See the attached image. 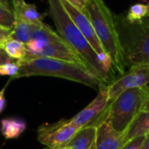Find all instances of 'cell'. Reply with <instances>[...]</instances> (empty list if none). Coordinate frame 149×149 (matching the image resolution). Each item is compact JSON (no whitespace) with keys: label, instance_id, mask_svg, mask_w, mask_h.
Wrapping results in <instances>:
<instances>
[{"label":"cell","instance_id":"1","mask_svg":"<svg viewBox=\"0 0 149 149\" xmlns=\"http://www.w3.org/2000/svg\"><path fill=\"white\" fill-rule=\"evenodd\" d=\"M47 2L58 35L79 56L89 70L103 82H107L109 74L100 61L98 54L68 15L60 0H47Z\"/></svg>","mask_w":149,"mask_h":149},{"label":"cell","instance_id":"2","mask_svg":"<svg viewBox=\"0 0 149 149\" xmlns=\"http://www.w3.org/2000/svg\"><path fill=\"white\" fill-rule=\"evenodd\" d=\"M19 71L15 79L30 76H49L72 80L90 87L104 83L96 74L83 65L50 58H26L17 60Z\"/></svg>","mask_w":149,"mask_h":149},{"label":"cell","instance_id":"3","mask_svg":"<svg viewBox=\"0 0 149 149\" xmlns=\"http://www.w3.org/2000/svg\"><path fill=\"white\" fill-rule=\"evenodd\" d=\"M86 10L103 49L112 60L113 71L122 75L127 67L114 15L104 0H87Z\"/></svg>","mask_w":149,"mask_h":149},{"label":"cell","instance_id":"4","mask_svg":"<svg viewBox=\"0 0 149 149\" xmlns=\"http://www.w3.org/2000/svg\"><path fill=\"white\" fill-rule=\"evenodd\" d=\"M114 18L126 67L149 69V17L133 24L125 16L114 15Z\"/></svg>","mask_w":149,"mask_h":149},{"label":"cell","instance_id":"5","mask_svg":"<svg viewBox=\"0 0 149 149\" xmlns=\"http://www.w3.org/2000/svg\"><path fill=\"white\" fill-rule=\"evenodd\" d=\"M148 87L146 86L125 91L109 104L103 119L107 120L117 132L123 134L141 112Z\"/></svg>","mask_w":149,"mask_h":149},{"label":"cell","instance_id":"6","mask_svg":"<svg viewBox=\"0 0 149 149\" xmlns=\"http://www.w3.org/2000/svg\"><path fill=\"white\" fill-rule=\"evenodd\" d=\"M60 2H61L62 5L64 6L65 10L67 11L68 15L71 17V18L74 22V24L77 25V27L82 32L84 37L87 39L89 44L92 45V47L93 48L95 52L98 54L100 61L103 65L105 70L109 74L110 72L113 70L112 60H111L109 55L103 49L88 16L86 14L81 12L80 10H79L77 8H75L70 3H68L66 0H60Z\"/></svg>","mask_w":149,"mask_h":149},{"label":"cell","instance_id":"7","mask_svg":"<svg viewBox=\"0 0 149 149\" xmlns=\"http://www.w3.org/2000/svg\"><path fill=\"white\" fill-rule=\"evenodd\" d=\"M79 130L71 120H61L52 124H44L38 129L39 142L50 149H63Z\"/></svg>","mask_w":149,"mask_h":149},{"label":"cell","instance_id":"8","mask_svg":"<svg viewBox=\"0 0 149 149\" xmlns=\"http://www.w3.org/2000/svg\"><path fill=\"white\" fill-rule=\"evenodd\" d=\"M149 84V69L137 68L128 70L119 79L107 86L109 104L117 99L125 91L144 87Z\"/></svg>","mask_w":149,"mask_h":149},{"label":"cell","instance_id":"9","mask_svg":"<svg viewBox=\"0 0 149 149\" xmlns=\"http://www.w3.org/2000/svg\"><path fill=\"white\" fill-rule=\"evenodd\" d=\"M108 106L109 99L107 86L102 85L96 98L88 106H86L83 110H81L70 120L79 129L93 125V121L106 112Z\"/></svg>","mask_w":149,"mask_h":149},{"label":"cell","instance_id":"10","mask_svg":"<svg viewBox=\"0 0 149 149\" xmlns=\"http://www.w3.org/2000/svg\"><path fill=\"white\" fill-rule=\"evenodd\" d=\"M31 58H50L60 59L83 65L86 67L79 56L71 48V46L65 41H64L63 38L45 44Z\"/></svg>","mask_w":149,"mask_h":149},{"label":"cell","instance_id":"11","mask_svg":"<svg viewBox=\"0 0 149 149\" xmlns=\"http://www.w3.org/2000/svg\"><path fill=\"white\" fill-rule=\"evenodd\" d=\"M96 149H121L122 148V134L117 132L111 124L102 120L96 125Z\"/></svg>","mask_w":149,"mask_h":149},{"label":"cell","instance_id":"12","mask_svg":"<svg viewBox=\"0 0 149 149\" xmlns=\"http://www.w3.org/2000/svg\"><path fill=\"white\" fill-rule=\"evenodd\" d=\"M12 10L15 17L21 19L30 24L35 26L43 25L45 14H41L38 11L36 5L26 3L24 0H19L12 3Z\"/></svg>","mask_w":149,"mask_h":149},{"label":"cell","instance_id":"13","mask_svg":"<svg viewBox=\"0 0 149 149\" xmlns=\"http://www.w3.org/2000/svg\"><path fill=\"white\" fill-rule=\"evenodd\" d=\"M149 134V112H141L122 134V147L129 141Z\"/></svg>","mask_w":149,"mask_h":149},{"label":"cell","instance_id":"14","mask_svg":"<svg viewBox=\"0 0 149 149\" xmlns=\"http://www.w3.org/2000/svg\"><path fill=\"white\" fill-rule=\"evenodd\" d=\"M96 137V126L79 129L64 149H90Z\"/></svg>","mask_w":149,"mask_h":149},{"label":"cell","instance_id":"15","mask_svg":"<svg viewBox=\"0 0 149 149\" xmlns=\"http://www.w3.org/2000/svg\"><path fill=\"white\" fill-rule=\"evenodd\" d=\"M26 129V122L18 118H5L0 121V131L6 140L18 138Z\"/></svg>","mask_w":149,"mask_h":149},{"label":"cell","instance_id":"16","mask_svg":"<svg viewBox=\"0 0 149 149\" xmlns=\"http://www.w3.org/2000/svg\"><path fill=\"white\" fill-rule=\"evenodd\" d=\"M34 26L35 25L30 24L21 19L16 18L15 24L11 31V38L17 39L24 44H27L31 39Z\"/></svg>","mask_w":149,"mask_h":149},{"label":"cell","instance_id":"17","mask_svg":"<svg viewBox=\"0 0 149 149\" xmlns=\"http://www.w3.org/2000/svg\"><path fill=\"white\" fill-rule=\"evenodd\" d=\"M4 52L14 60H22L27 57V49L25 44L14 38H10L4 47Z\"/></svg>","mask_w":149,"mask_h":149},{"label":"cell","instance_id":"18","mask_svg":"<svg viewBox=\"0 0 149 149\" xmlns=\"http://www.w3.org/2000/svg\"><path fill=\"white\" fill-rule=\"evenodd\" d=\"M147 13H148V4L138 3L130 6L126 17L129 23L133 24L135 22H139L142 18L147 17Z\"/></svg>","mask_w":149,"mask_h":149},{"label":"cell","instance_id":"19","mask_svg":"<svg viewBox=\"0 0 149 149\" xmlns=\"http://www.w3.org/2000/svg\"><path fill=\"white\" fill-rule=\"evenodd\" d=\"M15 21L16 17L13 10L0 4V26L12 30Z\"/></svg>","mask_w":149,"mask_h":149},{"label":"cell","instance_id":"20","mask_svg":"<svg viewBox=\"0 0 149 149\" xmlns=\"http://www.w3.org/2000/svg\"><path fill=\"white\" fill-rule=\"evenodd\" d=\"M19 71V65L17 61L8 62L0 65V76H10L16 78Z\"/></svg>","mask_w":149,"mask_h":149},{"label":"cell","instance_id":"21","mask_svg":"<svg viewBox=\"0 0 149 149\" xmlns=\"http://www.w3.org/2000/svg\"><path fill=\"white\" fill-rule=\"evenodd\" d=\"M146 136H141L134 138L126 143L121 149H141L142 146L145 142Z\"/></svg>","mask_w":149,"mask_h":149},{"label":"cell","instance_id":"22","mask_svg":"<svg viewBox=\"0 0 149 149\" xmlns=\"http://www.w3.org/2000/svg\"><path fill=\"white\" fill-rule=\"evenodd\" d=\"M11 31L12 30L0 26V49H3L6 42L11 38Z\"/></svg>","mask_w":149,"mask_h":149},{"label":"cell","instance_id":"23","mask_svg":"<svg viewBox=\"0 0 149 149\" xmlns=\"http://www.w3.org/2000/svg\"><path fill=\"white\" fill-rule=\"evenodd\" d=\"M66 1L70 3L72 5H73L75 8H77L79 10L87 15V10H86L87 0H66Z\"/></svg>","mask_w":149,"mask_h":149},{"label":"cell","instance_id":"24","mask_svg":"<svg viewBox=\"0 0 149 149\" xmlns=\"http://www.w3.org/2000/svg\"><path fill=\"white\" fill-rule=\"evenodd\" d=\"M8 86V83L3 86V88L0 91V113L4 110L5 106H6V99L4 96V92L6 90V87Z\"/></svg>","mask_w":149,"mask_h":149},{"label":"cell","instance_id":"25","mask_svg":"<svg viewBox=\"0 0 149 149\" xmlns=\"http://www.w3.org/2000/svg\"><path fill=\"white\" fill-rule=\"evenodd\" d=\"M12 61H16L14 59H12L11 58H10L7 53L4 52L3 49H0V65L8 62H12Z\"/></svg>","mask_w":149,"mask_h":149},{"label":"cell","instance_id":"26","mask_svg":"<svg viewBox=\"0 0 149 149\" xmlns=\"http://www.w3.org/2000/svg\"><path fill=\"white\" fill-rule=\"evenodd\" d=\"M141 112H149V87H148L147 95H146V98L144 100V104L142 106Z\"/></svg>","mask_w":149,"mask_h":149},{"label":"cell","instance_id":"27","mask_svg":"<svg viewBox=\"0 0 149 149\" xmlns=\"http://www.w3.org/2000/svg\"><path fill=\"white\" fill-rule=\"evenodd\" d=\"M141 149H149V134H148L146 136V140H145V142L142 146V148Z\"/></svg>","mask_w":149,"mask_h":149},{"label":"cell","instance_id":"28","mask_svg":"<svg viewBox=\"0 0 149 149\" xmlns=\"http://www.w3.org/2000/svg\"><path fill=\"white\" fill-rule=\"evenodd\" d=\"M0 3L3 4V5L5 6V7H7V8L12 9V7H10V4L9 0H0Z\"/></svg>","mask_w":149,"mask_h":149},{"label":"cell","instance_id":"29","mask_svg":"<svg viewBox=\"0 0 149 149\" xmlns=\"http://www.w3.org/2000/svg\"><path fill=\"white\" fill-rule=\"evenodd\" d=\"M90 149H96V146H95V141H94V142L93 143V145H92V147L90 148Z\"/></svg>","mask_w":149,"mask_h":149},{"label":"cell","instance_id":"30","mask_svg":"<svg viewBox=\"0 0 149 149\" xmlns=\"http://www.w3.org/2000/svg\"><path fill=\"white\" fill-rule=\"evenodd\" d=\"M147 16L149 17V4H148V13H147Z\"/></svg>","mask_w":149,"mask_h":149},{"label":"cell","instance_id":"31","mask_svg":"<svg viewBox=\"0 0 149 149\" xmlns=\"http://www.w3.org/2000/svg\"><path fill=\"white\" fill-rule=\"evenodd\" d=\"M140 1H142L143 3H149V0H140Z\"/></svg>","mask_w":149,"mask_h":149},{"label":"cell","instance_id":"32","mask_svg":"<svg viewBox=\"0 0 149 149\" xmlns=\"http://www.w3.org/2000/svg\"><path fill=\"white\" fill-rule=\"evenodd\" d=\"M17 1H19V0H12V3H16V2H17Z\"/></svg>","mask_w":149,"mask_h":149},{"label":"cell","instance_id":"33","mask_svg":"<svg viewBox=\"0 0 149 149\" xmlns=\"http://www.w3.org/2000/svg\"><path fill=\"white\" fill-rule=\"evenodd\" d=\"M46 149H50V148H46ZM63 149H64V148H63Z\"/></svg>","mask_w":149,"mask_h":149},{"label":"cell","instance_id":"34","mask_svg":"<svg viewBox=\"0 0 149 149\" xmlns=\"http://www.w3.org/2000/svg\"><path fill=\"white\" fill-rule=\"evenodd\" d=\"M0 4H1V3H0ZM2 5H3V4H2Z\"/></svg>","mask_w":149,"mask_h":149}]
</instances>
